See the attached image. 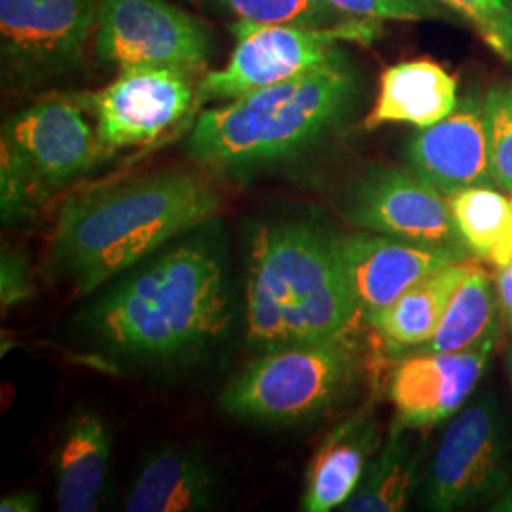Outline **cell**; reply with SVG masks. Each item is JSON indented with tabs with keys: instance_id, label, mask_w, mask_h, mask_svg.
I'll list each match as a JSON object with an SVG mask.
<instances>
[{
	"instance_id": "obj_5",
	"label": "cell",
	"mask_w": 512,
	"mask_h": 512,
	"mask_svg": "<svg viewBox=\"0 0 512 512\" xmlns=\"http://www.w3.org/2000/svg\"><path fill=\"white\" fill-rule=\"evenodd\" d=\"M363 372L348 336L262 351L220 393V408L239 420H313L346 401Z\"/></svg>"
},
{
	"instance_id": "obj_28",
	"label": "cell",
	"mask_w": 512,
	"mask_h": 512,
	"mask_svg": "<svg viewBox=\"0 0 512 512\" xmlns=\"http://www.w3.org/2000/svg\"><path fill=\"white\" fill-rule=\"evenodd\" d=\"M334 8L353 18L389 21L444 19L446 10L435 0H327Z\"/></svg>"
},
{
	"instance_id": "obj_3",
	"label": "cell",
	"mask_w": 512,
	"mask_h": 512,
	"mask_svg": "<svg viewBox=\"0 0 512 512\" xmlns=\"http://www.w3.org/2000/svg\"><path fill=\"white\" fill-rule=\"evenodd\" d=\"M359 317L330 234L304 222L256 228L245 287L249 346L262 353L342 338Z\"/></svg>"
},
{
	"instance_id": "obj_31",
	"label": "cell",
	"mask_w": 512,
	"mask_h": 512,
	"mask_svg": "<svg viewBox=\"0 0 512 512\" xmlns=\"http://www.w3.org/2000/svg\"><path fill=\"white\" fill-rule=\"evenodd\" d=\"M2 512H35L40 511V497L33 490H19L14 494L6 495L0 501Z\"/></svg>"
},
{
	"instance_id": "obj_7",
	"label": "cell",
	"mask_w": 512,
	"mask_h": 512,
	"mask_svg": "<svg viewBox=\"0 0 512 512\" xmlns=\"http://www.w3.org/2000/svg\"><path fill=\"white\" fill-rule=\"evenodd\" d=\"M511 480L507 416L494 393H484L446 425L425 476L423 505L429 511H463L492 501Z\"/></svg>"
},
{
	"instance_id": "obj_13",
	"label": "cell",
	"mask_w": 512,
	"mask_h": 512,
	"mask_svg": "<svg viewBox=\"0 0 512 512\" xmlns=\"http://www.w3.org/2000/svg\"><path fill=\"white\" fill-rule=\"evenodd\" d=\"M2 145L44 196L90 171L107 150L80 107L63 99L40 101L14 114L4 124Z\"/></svg>"
},
{
	"instance_id": "obj_27",
	"label": "cell",
	"mask_w": 512,
	"mask_h": 512,
	"mask_svg": "<svg viewBox=\"0 0 512 512\" xmlns=\"http://www.w3.org/2000/svg\"><path fill=\"white\" fill-rule=\"evenodd\" d=\"M0 207L2 220L29 219L35 215L38 205L46 200V196L31 181L27 171L21 167L12 150L2 145V173H0Z\"/></svg>"
},
{
	"instance_id": "obj_14",
	"label": "cell",
	"mask_w": 512,
	"mask_h": 512,
	"mask_svg": "<svg viewBox=\"0 0 512 512\" xmlns=\"http://www.w3.org/2000/svg\"><path fill=\"white\" fill-rule=\"evenodd\" d=\"M497 338L458 353H404L391 370L387 395L393 423L403 429H429L452 420L471 401L484 376Z\"/></svg>"
},
{
	"instance_id": "obj_22",
	"label": "cell",
	"mask_w": 512,
	"mask_h": 512,
	"mask_svg": "<svg viewBox=\"0 0 512 512\" xmlns=\"http://www.w3.org/2000/svg\"><path fill=\"white\" fill-rule=\"evenodd\" d=\"M501 319L495 281L486 268L473 262L469 274L452 294L433 338L412 351L458 353L476 348L486 340L497 338Z\"/></svg>"
},
{
	"instance_id": "obj_15",
	"label": "cell",
	"mask_w": 512,
	"mask_h": 512,
	"mask_svg": "<svg viewBox=\"0 0 512 512\" xmlns=\"http://www.w3.org/2000/svg\"><path fill=\"white\" fill-rule=\"evenodd\" d=\"M406 160L444 196L495 184L482 99L469 97L444 120L418 129L406 145Z\"/></svg>"
},
{
	"instance_id": "obj_10",
	"label": "cell",
	"mask_w": 512,
	"mask_h": 512,
	"mask_svg": "<svg viewBox=\"0 0 512 512\" xmlns=\"http://www.w3.org/2000/svg\"><path fill=\"white\" fill-rule=\"evenodd\" d=\"M99 0H0L2 59L21 78L71 69L97 21Z\"/></svg>"
},
{
	"instance_id": "obj_16",
	"label": "cell",
	"mask_w": 512,
	"mask_h": 512,
	"mask_svg": "<svg viewBox=\"0 0 512 512\" xmlns=\"http://www.w3.org/2000/svg\"><path fill=\"white\" fill-rule=\"evenodd\" d=\"M382 442L374 401H368L334 425L311 458L300 509L329 512L344 507Z\"/></svg>"
},
{
	"instance_id": "obj_23",
	"label": "cell",
	"mask_w": 512,
	"mask_h": 512,
	"mask_svg": "<svg viewBox=\"0 0 512 512\" xmlns=\"http://www.w3.org/2000/svg\"><path fill=\"white\" fill-rule=\"evenodd\" d=\"M458 236L469 255L497 270L512 260V198L492 186L448 196Z\"/></svg>"
},
{
	"instance_id": "obj_17",
	"label": "cell",
	"mask_w": 512,
	"mask_h": 512,
	"mask_svg": "<svg viewBox=\"0 0 512 512\" xmlns=\"http://www.w3.org/2000/svg\"><path fill=\"white\" fill-rule=\"evenodd\" d=\"M219 497V473L200 450L162 446L143 461L129 488L124 511H209L219 503Z\"/></svg>"
},
{
	"instance_id": "obj_2",
	"label": "cell",
	"mask_w": 512,
	"mask_h": 512,
	"mask_svg": "<svg viewBox=\"0 0 512 512\" xmlns=\"http://www.w3.org/2000/svg\"><path fill=\"white\" fill-rule=\"evenodd\" d=\"M82 325L107 348L171 359L205 348L230 325L226 270L209 239H186L95 300Z\"/></svg>"
},
{
	"instance_id": "obj_19",
	"label": "cell",
	"mask_w": 512,
	"mask_h": 512,
	"mask_svg": "<svg viewBox=\"0 0 512 512\" xmlns=\"http://www.w3.org/2000/svg\"><path fill=\"white\" fill-rule=\"evenodd\" d=\"M458 105L456 76L429 59L403 61L382 73L378 99L365 118V128L384 124L429 128L450 116Z\"/></svg>"
},
{
	"instance_id": "obj_20",
	"label": "cell",
	"mask_w": 512,
	"mask_h": 512,
	"mask_svg": "<svg viewBox=\"0 0 512 512\" xmlns=\"http://www.w3.org/2000/svg\"><path fill=\"white\" fill-rule=\"evenodd\" d=\"M471 266L473 262L467 258L440 268L410 287L389 308L366 321L384 340L389 353L401 357L433 338L452 294L467 277Z\"/></svg>"
},
{
	"instance_id": "obj_1",
	"label": "cell",
	"mask_w": 512,
	"mask_h": 512,
	"mask_svg": "<svg viewBox=\"0 0 512 512\" xmlns=\"http://www.w3.org/2000/svg\"><path fill=\"white\" fill-rule=\"evenodd\" d=\"M219 194L188 171L148 173L74 196L59 211L50 266L88 294L211 219Z\"/></svg>"
},
{
	"instance_id": "obj_32",
	"label": "cell",
	"mask_w": 512,
	"mask_h": 512,
	"mask_svg": "<svg viewBox=\"0 0 512 512\" xmlns=\"http://www.w3.org/2000/svg\"><path fill=\"white\" fill-rule=\"evenodd\" d=\"M490 503H492L490 507L492 511L512 512V480L499 494L495 495Z\"/></svg>"
},
{
	"instance_id": "obj_6",
	"label": "cell",
	"mask_w": 512,
	"mask_h": 512,
	"mask_svg": "<svg viewBox=\"0 0 512 512\" xmlns=\"http://www.w3.org/2000/svg\"><path fill=\"white\" fill-rule=\"evenodd\" d=\"M238 46L228 63L205 74L200 99H238L247 93L308 73L336 54L342 42L372 44L380 38V19L348 18L329 27L256 23L239 19L232 27Z\"/></svg>"
},
{
	"instance_id": "obj_12",
	"label": "cell",
	"mask_w": 512,
	"mask_h": 512,
	"mask_svg": "<svg viewBox=\"0 0 512 512\" xmlns=\"http://www.w3.org/2000/svg\"><path fill=\"white\" fill-rule=\"evenodd\" d=\"M190 74L173 67H129L92 97L97 133L107 150L139 147L173 128L196 97Z\"/></svg>"
},
{
	"instance_id": "obj_21",
	"label": "cell",
	"mask_w": 512,
	"mask_h": 512,
	"mask_svg": "<svg viewBox=\"0 0 512 512\" xmlns=\"http://www.w3.org/2000/svg\"><path fill=\"white\" fill-rule=\"evenodd\" d=\"M425 456L423 439L391 423L380 450L370 459L357 490L346 501V512H399L408 507L420 484Z\"/></svg>"
},
{
	"instance_id": "obj_11",
	"label": "cell",
	"mask_w": 512,
	"mask_h": 512,
	"mask_svg": "<svg viewBox=\"0 0 512 512\" xmlns=\"http://www.w3.org/2000/svg\"><path fill=\"white\" fill-rule=\"evenodd\" d=\"M330 241L365 321L389 308L423 277L469 256L459 245H427L374 232L330 236Z\"/></svg>"
},
{
	"instance_id": "obj_25",
	"label": "cell",
	"mask_w": 512,
	"mask_h": 512,
	"mask_svg": "<svg viewBox=\"0 0 512 512\" xmlns=\"http://www.w3.org/2000/svg\"><path fill=\"white\" fill-rule=\"evenodd\" d=\"M494 183L512 194V84L494 86L482 97Z\"/></svg>"
},
{
	"instance_id": "obj_29",
	"label": "cell",
	"mask_w": 512,
	"mask_h": 512,
	"mask_svg": "<svg viewBox=\"0 0 512 512\" xmlns=\"http://www.w3.org/2000/svg\"><path fill=\"white\" fill-rule=\"evenodd\" d=\"M0 298L2 308L8 310L33 294V283L23 256L8 249H2L0 264Z\"/></svg>"
},
{
	"instance_id": "obj_18",
	"label": "cell",
	"mask_w": 512,
	"mask_h": 512,
	"mask_svg": "<svg viewBox=\"0 0 512 512\" xmlns=\"http://www.w3.org/2000/svg\"><path fill=\"white\" fill-rule=\"evenodd\" d=\"M112 452L107 420L92 412H74L55 444L57 511L92 512L99 507Z\"/></svg>"
},
{
	"instance_id": "obj_33",
	"label": "cell",
	"mask_w": 512,
	"mask_h": 512,
	"mask_svg": "<svg viewBox=\"0 0 512 512\" xmlns=\"http://www.w3.org/2000/svg\"><path fill=\"white\" fill-rule=\"evenodd\" d=\"M505 365H507V374H509V380L512 385V346L507 349V357H505Z\"/></svg>"
},
{
	"instance_id": "obj_34",
	"label": "cell",
	"mask_w": 512,
	"mask_h": 512,
	"mask_svg": "<svg viewBox=\"0 0 512 512\" xmlns=\"http://www.w3.org/2000/svg\"><path fill=\"white\" fill-rule=\"evenodd\" d=\"M509 330H511V334H512V325H511V327H509Z\"/></svg>"
},
{
	"instance_id": "obj_30",
	"label": "cell",
	"mask_w": 512,
	"mask_h": 512,
	"mask_svg": "<svg viewBox=\"0 0 512 512\" xmlns=\"http://www.w3.org/2000/svg\"><path fill=\"white\" fill-rule=\"evenodd\" d=\"M495 287H497V298H499V308H501V317L507 327L512 325V260L497 270L495 277Z\"/></svg>"
},
{
	"instance_id": "obj_8",
	"label": "cell",
	"mask_w": 512,
	"mask_h": 512,
	"mask_svg": "<svg viewBox=\"0 0 512 512\" xmlns=\"http://www.w3.org/2000/svg\"><path fill=\"white\" fill-rule=\"evenodd\" d=\"M95 52L118 69L173 67L196 73L211 54V33L203 21L167 0H99Z\"/></svg>"
},
{
	"instance_id": "obj_24",
	"label": "cell",
	"mask_w": 512,
	"mask_h": 512,
	"mask_svg": "<svg viewBox=\"0 0 512 512\" xmlns=\"http://www.w3.org/2000/svg\"><path fill=\"white\" fill-rule=\"evenodd\" d=\"M239 19L277 25L329 27L344 21V12L327 0H215Z\"/></svg>"
},
{
	"instance_id": "obj_26",
	"label": "cell",
	"mask_w": 512,
	"mask_h": 512,
	"mask_svg": "<svg viewBox=\"0 0 512 512\" xmlns=\"http://www.w3.org/2000/svg\"><path fill=\"white\" fill-rule=\"evenodd\" d=\"M473 25L478 37L512 67V0H437Z\"/></svg>"
},
{
	"instance_id": "obj_9",
	"label": "cell",
	"mask_w": 512,
	"mask_h": 512,
	"mask_svg": "<svg viewBox=\"0 0 512 512\" xmlns=\"http://www.w3.org/2000/svg\"><path fill=\"white\" fill-rule=\"evenodd\" d=\"M342 215L366 232L463 247L448 196L410 167L370 165L344 194Z\"/></svg>"
},
{
	"instance_id": "obj_4",
	"label": "cell",
	"mask_w": 512,
	"mask_h": 512,
	"mask_svg": "<svg viewBox=\"0 0 512 512\" xmlns=\"http://www.w3.org/2000/svg\"><path fill=\"white\" fill-rule=\"evenodd\" d=\"M357 92V73L338 50L308 73L202 112L188 152L194 160L219 169H247L291 158L336 128Z\"/></svg>"
}]
</instances>
